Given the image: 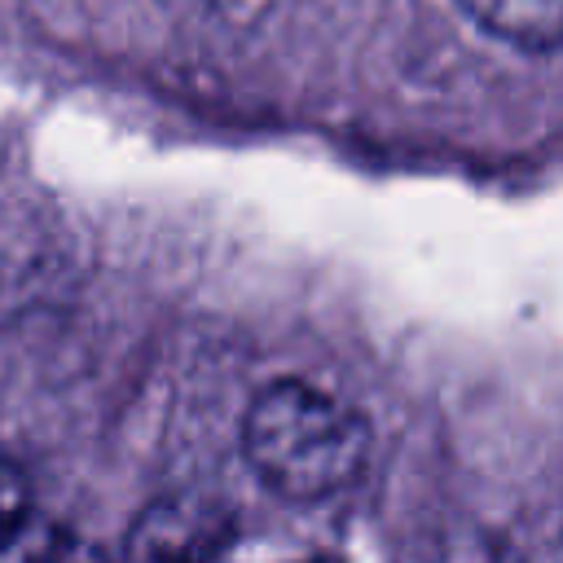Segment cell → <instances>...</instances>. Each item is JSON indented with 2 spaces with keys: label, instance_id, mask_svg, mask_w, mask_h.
I'll list each match as a JSON object with an SVG mask.
<instances>
[{
  "label": "cell",
  "instance_id": "obj_1",
  "mask_svg": "<svg viewBox=\"0 0 563 563\" xmlns=\"http://www.w3.org/2000/svg\"><path fill=\"white\" fill-rule=\"evenodd\" d=\"M242 453L277 497L321 501L365 471L369 422L356 405L308 378H273L242 413Z\"/></svg>",
  "mask_w": 563,
  "mask_h": 563
},
{
  "label": "cell",
  "instance_id": "obj_2",
  "mask_svg": "<svg viewBox=\"0 0 563 563\" xmlns=\"http://www.w3.org/2000/svg\"><path fill=\"white\" fill-rule=\"evenodd\" d=\"M0 563H106L101 550L53 519L26 475L9 462H0Z\"/></svg>",
  "mask_w": 563,
  "mask_h": 563
},
{
  "label": "cell",
  "instance_id": "obj_3",
  "mask_svg": "<svg viewBox=\"0 0 563 563\" xmlns=\"http://www.w3.org/2000/svg\"><path fill=\"white\" fill-rule=\"evenodd\" d=\"M488 35L545 53L563 44V0H457Z\"/></svg>",
  "mask_w": 563,
  "mask_h": 563
},
{
  "label": "cell",
  "instance_id": "obj_4",
  "mask_svg": "<svg viewBox=\"0 0 563 563\" xmlns=\"http://www.w3.org/2000/svg\"><path fill=\"white\" fill-rule=\"evenodd\" d=\"M312 563H330V559H312Z\"/></svg>",
  "mask_w": 563,
  "mask_h": 563
}]
</instances>
